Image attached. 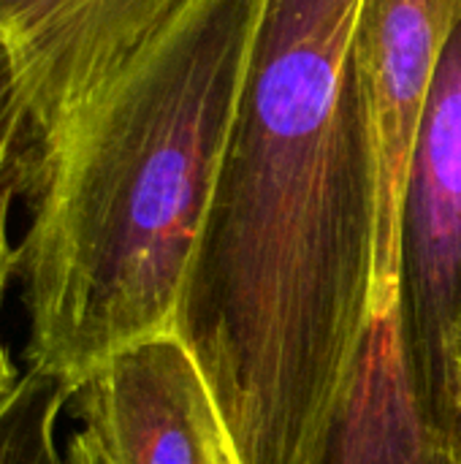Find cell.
<instances>
[{"label": "cell", "mask_w": 461, "mask_h": 464, "mask_svg": "<svg viewBox=\"0 0 461 464\" xmlns=\"http://www.w3.org/2000/svg\"><path fill=\"white\" fill-rule=\"evenodd\" d=\"M361 0H264L174 332L242 464L318 462L370 324L378 150Z\"/></svg>", "instance_id": "1"}, {"label": "cell", "mask_w": 461, "mask_h": 464, "mask_svg": "<svg viewBox=\"0 0 461 464\" xmlns=\"http://www.w3.org/2000/svg\"><path fill=\"white\" fill-rule=\"evenodd\" d=\"M264 0H201L60 144L24 152L27 367L79 386L171 332Z\"/></svg>", "instance_id": "2"}, {"label": "cell", "mask_w": 461, "mask_h": 464, "mask_svg": "<svg viewBox=\"0 0 461 464\" xmlns=\"http://www.w3.org/2000/svg\"><path fill=\"white\" fill-rule=\"evenodd\" d=\"M399 285L413 389L429 421L461 440V22L408 166Z\"/></svg>", "instance_id": "3"}, {"label": "cell", "mask_w": 461, "mask_h": 464, "mask_svg": "<svg viewBox=\"0 0 461 464\" xmlns=\"http://www.w3.org/2000/svg\"><path fill=\"white\" fill-rule=\"evenodd\" d=\"M201 0H0V41L14 57L30 144L49 150Z\"/></svg>", "instance_id": "4"}, {"label": "cell", "mask_w": 461, "mask_h": 464, "mask_svg": "<svg viewBox=\"0 0 461 464\" xmlns=\"http://www.w3.org/2000/svg\"><path fill=\"white\" fill-rule=\"evenodd\" d=\"M71 405L114 464H212L228 443L206 378L174 329L114 353L73 389Z\"/></svg>", "instance_id": "5"}, {"label": "cell", "mask_w": 461, "mask_h": 464, "mask_svg": "<svg viewBox=\"0 0 461 464\" xmlns=\"http://www.w3.org/2000/svg\"><path fill=\"white\" fill-rule=\"evenodd\" d=\"M461 0H361L356 60L378 150V223H397L421 120Z\"/></svg>", "instance_id": "6"}, {"label": "cell", "mask_w": 461, "mask_h": 464, "mask_svg": "<svg viewBox=\"0 0 461 464\" xmlns=\"http://www.w3.org/2000/svg\"><path fill=\"white\" fill-rule=\"evenodd\" d=\"M71 394L62 378L27 367L0 405V464H62L57 424Z\"/></svg>", "instance_id": "7"}, {"label": "cell", "mask_w": 461, "mask_h": 464, "mask_svg": "<svg viewBox=\"0 0 461 464\" xmlns=\"http://www.w3.org/2000/svg\"><path fill=\"white\" fill-rule=\"evenodd\" d=\"M30 144V114L11 52L0 41V171H14Z\"/></svg>", "instance_id": "8"}, {"label": "cell", "mask_w": 461, "mask_h": 464, "mask_svg": "<svg viewBox=\"0 0 461 464\" xmlns=\"http://www.w3.org/2000/svg\"><path fill=\"white\" fill-rule=\"evenodd\" d=\"M14 193H16L14 171H0V304L16 272V245L11 242V231H8V212H11Z\"/></svg>", "instance_id": "9"}, {"label": "cell", "mask_w": 461, "mask_h": 464, "mask_svg": "<svg viewBox=\"0 0 461 464\" xmlns=\"http://www.w3.org/2000/svg\"><path fill=\"white\" fill-rule=\"evenodd\" d=\"M22 381V372H19V367L14 364V359H11V353H8V348L0 343V405L8 400V394L16 389V383Z\"/></svg>", "instance_id": "10"}, {"label": "cell", "mask_w": 461, "mask_h": 464, "mask_svg": "<svg viewBox=\"0 0 461 464\" xmlns=\"http://www.w3.org/2000/svg\"><path fill=\"white\" fill-rule=\"evenodd\" d=\"M212 464H236L234 462V457H231V449H228V443H223L217 451H215V457H212Z\"/></svg>", "instance_id": "11"}]
</instances>
